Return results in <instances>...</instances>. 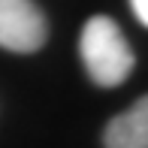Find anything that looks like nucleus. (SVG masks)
I'll list each match as a JSON object with an SVG mask.
<instances>
[{"mask_svg":"<svg viewBox=\"0 0 148 148\" xmlns=\"http://www.w3.org/2000/svg\"><path fill=\"white\" fill-rule=\"evenodd\" d=\"M130 6H133V15L148 27V0H130Z\"/></svg>","mask_w":148,"mask_h":148,"instance_id":"20e7f679","label":"nucleus"},{"mask_svg":"<svg viewBox=\"0 0 148 148\" xmlns=\"http://www.w3.org/2000/svg\"><path fill=\"white\" fill-rule=\"evenodd\" d=\"M49 39L45 12L33 0H0V49L33 55Z\"/></svg>","mask_w":148,"mask_h":148,"instance_id":"f03ea898","label":"nucleus"},{"mask_svg":"<svg viewBox=\"0 0 148 148\" xmlns=\"http://www.w3.org/2000/svg\"><path fill=\"white\" fill-rule=\"evenodd\" d=\"M79 55H82L85 73L100 88H115L127 82V76L136 66V55L127 36L109 15H94L85 21L79 36Z\"/></svg>","mask_w":148,"mask_h":148,"instance_id":"f257e3e1","label":"nucleus"},{"mask_svg":"<svg viewBox=\"0 0 148 148\" xmlns=\"http://www.w3.org/2000/svg\"><path fill=\"white\" fill-rule=\"evenodd\" d=\"M103 145L106 148H148V94L106 124Z\"/></svg>","mask_w":148,"mask_h":148,"instance_id":"7ed1b4c3","label":"nucleus"}]
</instances>
